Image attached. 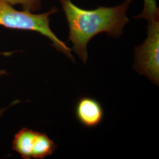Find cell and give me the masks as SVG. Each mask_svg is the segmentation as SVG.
<instances>
[{"label": "cell", "instance_id": "cell-1", "mask_svg": "<svg viewBox=\"0 0 159 159\" xmlns=\"http://www.w3.org/2000/svg\"><path fill=\"white\" fill-rule=\"evenodd\" d=\"M133 0L110 7H98L85 10L75 5L71 0H60L68 23V41L73 50L85 64L88 58L87 45L97 35L106 33L118 38L129 23L127 12Z\"/></svg>", "mask_w": 159, "mask_h": 159}, {"label": "cell", "instance_id": "cell-2", "mask_svg": "<svg viewBox=\"0 0 159 159\" xmlns=\"http://www.w3.org/2000/svg\"><path fill=\"white\" fill-rule=\"evenodd\" d=\"M58 11L52 7L48 11L35 14L22 10H16L5 0H0V26L13 30L37 32L50 40L57 51L61 52L74 61L71 49L63 41L59 39L50 26V16Z\"/></svg>", "mask_w": 159, "mask_h": 159}, {"label": "cell", "instance_id": "cell-3", "mask_svg": "<svg viewBox=\"0 0 159 159\" xmlns=\"http://www.w3.org/2000/svg\"><path fill=\"white\" fill-rule=\"evenodd\" d=\"M148 23V37L143 44L135 48L134 68L137 73L159 85V18Z\"/></svg>", "mask_w": 159, "mask_h": 159}, {"label": "cell", "instance_id": "cell-4", "mask_svg": "<svg viewBox=\"0 0 159 159\" xmlns=\"http://www.w3.org/2000/svg\"><path fill=\"white\" fill-rule=\"evenodd\" d=\"M75 114L80 123L88 128L99 125L104 118V111L101 104L89 97L80 98L75 106Z\"/></svg>", "mask_w": 159, "mask_h": 159}, {"label": "cell", "instance_id": "cell-5", "mask_svg": "<svg viewBox=\"0 0 159 159\" xmlns=\"http://www.w3.org/2000/svg\"><path fill=\"white\" fill-rule=\"evenodd\" d=\"M38 131L23 128L15 135L12 142V149L24 159L32 158L34 142Z\"/></svg>", "mask_w": 159, "mask_h": 159}, {"label": "cell", "instance_id": "cell-6", "mask_svg": "<svg viewBox=\"0 0 159 159\" xmlns=\"http://www.w3.org/2000/svg\"><path fill=\"white\" fill-rule=\"evenodd\" d=\"M56 143L45 133L37 132L32 152V158L43 159L50 156L57 149Z\"/></svg>", "mask_w": 159, "mask_h": 159}, {"label": "cell", "instance_id": "cell-7", "mask_svg": "<svg viewBox=\"0 0 159 159\" xmlns=\"http://www.w3.org/2000/svg\"><path fill=\"white\" fill-rule=\"evenodd\" d=\"M134 17L137 19L146 20L147 21L159 18V7L156 0H144L142 12Z\"/></svg>", "mask_w": 159, "mask_h": 159}, {"label": "cell", "instance_id": "cell-8", "mask_svg": "<svg viewBox=\"0 0 159 159\" xmlns=\"http://www.w3.org/2000/svg\"><path fill=\"white\" fill-rule=\"evenodd\" d=\"M12 6L20 5L22 10L35 12L41 7V0H5Z\"/></svg>", "mask_w": 159, "mask_h": 159}, {"label": "cell", "instance_id": "cell-9", "mask_svg": "<svg viewBox=\"0 0 159 159\" xmlns=\"http://www.w3.org/2000/svg\"><path fill=\"white\" fill-rule=\"evenodd\" d=\"M1 74H0V75H1ZM4 109H0V116H1L2 115V114L4 112Z\"/></svg>", "mask_w": 159, "mask_h": 159}, {"label": "cell", "instance_id": "cell-10", "mask_svg": "<svg viewBox=\"0 0 159 159\" xmlns=\"http://www.w3.org/2000/svg\"><path fill=\"white\" fill-rule=\"evenodd\" d=\"M6 74V71L5 70H0V74Z\"/></svg>", "mask_w": 159, "mask_h": 159}]
</instances>
